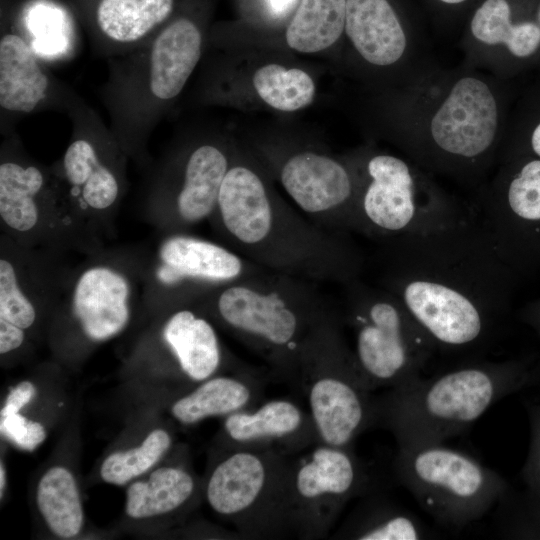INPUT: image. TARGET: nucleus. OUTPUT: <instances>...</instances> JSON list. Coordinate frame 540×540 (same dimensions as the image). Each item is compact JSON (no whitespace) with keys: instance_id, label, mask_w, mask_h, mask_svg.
I'll return each mask as SVG.
<instances>
[{"instance_id":"obj_1","label":"nucleus","mask_w":540,"mask_h":540,"mask_svg":"<svg viewBox=\"0 0 540 540\" xmlns=\"http://www.w3.org/2000/svg\"><path fill=\"white\" fill-rule=\"evenodd\" d=\"M377 243V285L401 301L435 350H473L493 337L520 276L476 213L441 230Z\"/></svg>"},{"instance_id":"obj_2","label":"nucleus","mask_w":540,"mask_h":540,"mask_svg":"<svg viewBox=\"0 0 540 540\" xmlns=\"http://www.w3.org/2000/svg\"><path fill=\"white\" fill-rule=\"evenodd\" d=\"M209 221L223 244L269 271L344 285L360 278L365 266L350 233L296 212L247 162L231 161Z\"/></svg>"},{"instance_id":"obj_3","label":"nucleus","mask_w":540,"mask_h":540,"mask_svg":"<svg viewBox=\"0 0 540 540\" xmlns=\"http://www.w3.org/2000/svg\"><path fill=\"white\" fill-rule=\"evenodd\" d=\"M193 305L295 384L308 343L337 310L317 282L266 269Z\"/></svg>"},{"instance_id":"obj_4","label":"nucleus","mask_w":540,"mask_h":540,"mask_svg":"<svg viewBox=\"0 0 540 540\" xmlns=\"http://www.w3.org/2000/svg\"><path fill=\"white\" fill-rule=\"evenodd\" d=\"M540 365L527 359L474 362L419 377L377 397L378 420L398 447L443 443L505 397L537 384Z\"/></svg>"},{"instance_id":"obj_5","label":"nucleus","mask_w":540,"mask_h":540,"mask_svg":"<svg viewBox=\"0 0 540 540\" xmlns=\"http://www.w3.org/2000/svg\"><path fill=\"white\" fill-rule=\"evenodd\" d=\"M202 48L199 26L180 17L134 49L107 58L108 78L100 98L109 127L128 157L146 159L150 135L185 87Z\"/></svg>"},{"instance_id":"obj_6","label":"nucleus","mask_w":540,"mask_h":540,"mask_svg":"<svg viewBox=\"0 0 540 540\" xmlns=\"http://www.w3.org/2000/svg\"><path fill=\"white\" fill-rule=\"evenodd\" d=\"M355 232L374 241L441 230L470 217L416 162L388 153L354 159Z\"/></svg>"},{"instance_id":"obj_7","label":"nucleus","mask_w":540,"mask_h":540,"mask_svg":"<svg viewBox=\"0 0 540 540\" xmlns=\"http://www.w3.org/2000/svg\"><path fill=\"white\" fill-rule=\"evenodd\" d=\"M340 310L315 332L299 368L298 382L307 398L317 442L347 448L377 424V397L345 340Z\"/></svg>"},{"instance_id":"obj_8","label":"nucleus","mask_w":540,"mask_h":540,"mask_svg":"<svg viewBox=\"0 0 540 540\" xmlns=\"http://www.w3.org/2000/svg\"><path fill=\"white\" fill-rule=\"evenodd\" d=\"M342 286V321L352 331V351L370 388L389 390L421 377L435 347L401 301L360 278Z\"/></svg>"},{"instance_id":"obj_9","label":"nucleus","mask_w":540,"mask_h":540,"mask_svg":"<svg viewBox=\"0 0 540 540\" xmlns=\"http://www.w3.org/2000/svg\"><path fill=\"white\" fill-rule=\"evenodd\" d=\"M498 141L496 95L486 81L466 75L452 83L406 148L426 170L471 180L490 166Z\"/></svg>"},{"instance_id":"obj_10","label":"nucleus","mask_w":540,"mask_h":540,"mask_svg":"<svg viewBox=\"0 0 540 540\" xmlns=\"http://www.w3.org/2000/svg\"><path fill=\"white\" fill-rule=\"evenodd\" d=\"M394 468L419 505L448 528L480 519L511 490L496 471L443 443L398 447Z\"/></svg>"},{"instance_id":"obj_11","label":"nucleus","mask_w":540,"mask_h":540,"mask_svg":"<svg viewBox=\"0 0 540 540\" xmlns=\"http://www.w3.org/2000/svg\"><path fill=\"white\" fill-rule=\"evenodd\" d=\"M291 458L270 448L233 445L213 467L205 487L210 508L244 536L289 530Z\"/></svg>"},{"instance_id":"obj_12","label":"nucleus","mask_w":540,"mask_h":540,"mask_svg":"<svg viewBox=\"0 0 540 540\" xmlns=\"http://www.w3.org/2000/svg\"><path fill=\"white\" fill-rule=\"evenodd\" d=\"M0 156V221L6 236L34 247L76 229L80 221L52 166L27 156L12 134Z\"/></svg>"},{"instance_id":"obj_13","label":"nucleus","mask_w":540,"mask_h":540,"mask_svg":"<svg viewBox=\"0 0 540 540\" xmlns=\"http://www.w3.org/2000/svg\"><path fill=\"white\" fill-rule=\"evenodd\" d=\"M68 116L70 143L52 168L79 221L100 220L116 208L124 194L128 156L110 127L85 101Z\"/></svg>"},{"instance_id":"obj_14","label":"nucleus","mask_w":540,"mask_h":540,"mask_svg":"<svg viewBox=\"0 0 540 540\" xmlns=\"http://www.w3.org/2000/svg\"><path fill=\"white\" fill-rule=\"evenodd\" d=\"M370 476L351 447L317 442L291 459L288 486L289 529L301 536H324L354 497L368 493Z\"/></svg>"},{"instance_id":"obj_15","label":"nucleus","mask_w":540,"mask_h":540,"mask_svg":"<svg viewBox=\"0 0 540 540\" xmlns=\"http://www.w3.org/2000/svg\"><path fill=\"white\" fill-rule=\"evenodd\" d=\"M479 208L478 219L515 272L540 270V158L506 159Z\"/></svg>"},{"instance_id":"obj_16","label":"nucleus","mask_w":540,"mask_h":540,"mask_svg":"<svg viewBox=\"0 0 540 540\" xmlns=\"http://www.w3.org/2000/svg\"><path fill=\"white\" fill-rule=\"evenodd\" d=\"M263 269L223 243L175 231L168 232L158 244L148 280L171 309L193 305Z\"/></svg>"},{"instance_id":"obj_17","label":"nucleus","mask_w":540,"mask_h":540,"mask_svg":"<svg viewBox=\"0 0 540 540\" xmlns=\"http://www.w3.org/2000/svg\"><path fill=\"white\" fill-rule=\"evenodd\" d=\"M230 164L224 147L212 142L197 143L171 158L151 188L158 223L175 232L209 220Z\"/></svg>"},{"instance_id":"obj_18","label":"nucleus","mask_w":540,"mask_h":540,"mask_svg":"<svg viewBox=\"0 0 540 540\" xmlns=\"http://www.w3.org/2000/svg\"><path fill=\"white\" fill-rule=\"evenodd\" d=\"M283 189L317 225L336 232H355L358 188L354 160L340 161L314 150L292 152L277 171Z\"/></svg>"},{"instance_id":"obj_19","label":"nucleus","mask_w":540,"mask_h":540,"mask_svg":"<svg viewBox=\"0 0 540 540\" xmlns=\"http://www.w3.org/2000/svg\"><path fill=\"white\" fill-rule=\"evenodd\" d=\"M132 271L113 259L86 264L61 291L81 333L91 342L119 335L130 322L137 285Z\"/></svg>"},{"instance_id":"obj_20","label":"nucleus","mask_w":540,"mask_h":540,"mask_svg":"<svg viewBox=\"0 0 540 540\" xmlns=\"http://www.w3.org/2000/svg\"><path fill=\"white\" fill-rule=\"evenodd\" d=\"M84 100L58 79L25 38L5 32L0 39L1 126L11 129L26 115L56 110L67 115Z\"/></svg>"},{"instance_id":"obj_21","label":"nucleus","mask_w":540,"mask_h":540,"mask_svg":"<svg viewBox=\"0 0 540 540\" xmlns=\"http://www.w3.org/2000/svg\"><path fill=\"white\" fill-rule=\"evenodd\" d=\"M32 249L6 235L2 238L0 321L23 331L35 325L40 303L62 291L60 280L52 277V271Z\"/></svg>"},{"instance_id":"obj_22","label":"nucleus","mask_w":540,"mask_h":540,"mask_svg":"<svg viewBox=\"0 0 540 540\" xmlns=\"http://www.w3.org/2000/svg\"><path fill=\"white\" fill-rule=\"evenodd\" d=\"M223 426L233 445L270 448L287 456L317 441L310 415L289 399L235 412Z\"/></svg>"},{"instance_id":"obj_23","label":"nucleus","mask_w":540,"mask_h":540,"mask_svg":"<svg viewBox=\"0 0 540 540\" xmlns=\"http://www.w3.org/2000/svg\"><path fill=\"white\" fill-rule=\"evenodd\" d=\"M173 8L174 0H99L93 51L107 59L134 49L165 25Z\"/></svg>"},{"instance_id":"obj_24","label":"nucleus","mask_w":540,"mask_h":540,"mask_svg":"<svg viewBox=\"0 0 540 540\" xmlns=\"http://www.w3.org/2000/svg\"><path fill=\"white\" fill-rule=\"evenodd\" d=\"M213 321L194 305L171 308L161 338L182 373L194 382L212 376L223 364V349Z\"/></svg>"},{"instance_id":"obj_25","label":"nucleus","mask_w":540,"mask_h":540,"mask_svg":"<svg viewBox=\"0 0 540 540\" xmlns=\"http://www.w3.org/2000/svg\"><path fill=\"white\" fill-rule=\"evenodd\" d=\"M345 32L368 63L386 67L407 49V36L388 0H346Z\"/></svg>"},{"instance_id":"obj_26","label":"nucleus","mask_w":540,"mask_h":540,"mask_svg":"<svg viewBox=\"0 0 540 540\" xmlns=\"http://www.w3.org/2000/svg\"><path fill=\"white\" fill-rule=\"evenodd\" d=\"M261 394L260 381L252 374L212 376L171 406L172 416L184 425L209 417L231 415L253 408Z\"/></svg>"},{"instance_id":"obj_27","label":"nucleus","mask_w":540,"mask_h":540,"mask_svg":"<svg viewBox=\"0 0 540 540\" xmlns=\"http://www.w3.org/2000/svg\"><path fill=\"white\" fill-rule=\"evenodd\" d=\"M195 490V480L184 468L159 467L147 479L129 485L125 512L133 519L162 516L187 504Z\"/></svg>"},{"instance_id":"obj_28","label":"nucleus","mask_w":540,"mask_h":540,"mask_svg":"<svg viewBox=\"0 0 540 540\" xmlns=\"http://www.w3.org/2000/svg\"><path fill=\"white\" fill-rule=\"evenodd\" d=\"M472 37L485 46H504L516 58H528L540 47V26L531 21L513 23L507 0H485L470 22Z\"/></svg>"},{"instance_id":"obj_29","label":"nucleus","mask_w":540,"mask_h":540,"mask_svg":"<svg viewBox=\"0 0 540 540\" xmlns=\"http://www.w3.org/2000/svg\"><path fill=\"white\" fill-rule=\"evenodd\" d=\"M36 500L40 514L53 534L68 539L80 533L84 514L70 470L59 465L49 468L39 480Z\"/></svg>"},{"instance_id":"obj_30","label":"nucleus","mask_w":540,"mask_h":540,"mask_svg":"<svg viewBox=\"0 0 540 540\" xmlns=\"http://www.w3.org/2000/svg\"><path fill=\"white\" fill-rule=\"evenodd\" d=\"M346 0H301L286 30V42L302 53L332 46L345 29Z\"/></svg>"},{"instance_id":"obj_31","label":"nucleus","mask_w":540,"mask_h":540,"mask_svg":"<svg viewBox=\"0 0 540 540\" xmlns=\"http://www.w3.org/2000/svg\"><path fill=\"white\" fill-rule=\"evenodd\" d=\"M344 535L358 540H418L430 532L413 513L384 500H369L356 511Z\"/></svg>"},{"instance_id":"obj_32","label":"nucleus","mask_w":540,"mask_h":540,"mask_svg":"<svg viewBox=\"0 0 540 540\" xmlns=\"http://www.w3.org/2000/svg\"><path fill=\"white\" fill-rule=\"evenodd\" d=\"M252 80L259 97L280 111L302 109L313 101L316 93L313 79L304 70L275 63L257 69Z\"/></svg>"},{"instance_id":"obj_33","label":"nucleus","mask_w":540,"mask_h":540,"mask_svg":"<svg viewBox=\"0 0 540 540\" xmlns=\"http://www.w3.org/2000/svg\"><path fill=\"white\" fill-rule=\"evenodd\" d=\"M26 20V36L35 54L45 62L67 61L77 52L73 29L57 11L39 6Z\"/></svg>"},{"instance_id":"obj_34","label":"nucleus","mask_w":540,"mask_h":540,"mask_svg":"<svg viewBox=\"0 0 540 540\" xmlns=\"http://www.w3.org/2000/svg\"><path fill=\"white\" fill-rule=\"evenodd\" d=\"M171 442L166 430H152L139 446L108 455L100 468L101 478L118 486L129 483L157 464L169 450Z\"/></svg>"},{"instance_id":"obj_35","label":"nucleus","mask_w":540,"mask_h":540,"mask_svg":"<svg viewBox=\"0 0 540 540\" xmlns=\"http://www.w3.org/2000/svg\"><path fill=\"white\" fill-rule=\"evenodd\" d=\"M527 411L530 441L521 471L524 490L517 497L540 530V403L530 404Z\"/></svg>"},{"instance_id":"obj_36","label":"nucleus","mask_w":540,"mask_h":540,"mask_svg":"<svg viewBox=\"0 0 540 540\" xmlns=\"http://www.w3.org/2000/svg\"><path fill=\"white\" fill-rule=\"evenodd\" d=\"M1 434L19 448L33 451L47 436L45 427L20 413L0 417Z\"/></svg>"},{"instance_id":"obj_37","label":"nucleus","mask_w":540,"mask_h":540,"mask_svg":"<svg viewBox=\"0 0 540 540\" xmlns=\"http://www.w3.org/2000/svg\"><path fill=\"white\" fill-rule=\"evenodd\" d=\"M37 389L31 381H22L13 387L0 411V417L17 414L34 398Z\"/></svg>"},{"instance_id":"obj_38","label":"nucleus","mask_w":540,"mask_h":540,"mask_svg":"<svg viewBox=\"0 0 540 540\" xmlns=\"http://www.w3.org/2000/svg\"><path fill=\"white\" fill-rule=\"evenodd\" d=\"M26 333L9 323L0 321V353L8 354L19 349L24 343Z\"/></svg>"},{"instance_id":"obj_39","label":"nucleus","mask_w":540,"mask_h":540,"mask_svg":"<svg viewBox=\"0 0 540 540\" xmlns=\"http://www.w3.org/2000/svg\"><path fill=\"white\" fill-rule=\"evenodd\" d=\"M518 317L534 331L540 340V297L525 304L519 311Z\"/></svg>"},{"instance_id":"obj_40","label":"nucleus","mask_w":540,"mask_h":540,"mask_svg":"<svg viewBox=\"0 0 540 540\" xmlns=\"http://www.w3.org/2000/svg\"><path fill=\"white\" fill-rule=\"evenodd\" d=\"M514 157L540 158V122L531 131L529 139L523 150L508 156L506 159Z\"/></svg>"},{"instance_id":"obj_41","label":"nucleus","mask_w":540,"mask_h":540,"mask_svg":"<svg viewBox=\"0 0 540 540\" xmlns=\"http://www.w3.org/2000/svg\"><path fill=\"white\" fill-rule=\"evenodd\" d=\"M271 13L277 17L289 13L297 0H266Z\"/></svg>"},{"instance_id":"obj_42","label":"nucleus","mask_w":540,"mask_h":540,"mask_svg":"<svg viewBox=\"0 0 540 540\" xmlns=\"http://www.w3.org/2000/svg\"><path fill=\"white\" fill-rule=\"evenodd\" d=\"M5 486H6V471L4 468V464L1 461V464H0V498L1 499L3 498Z\"/></svg>"},{"instance_id":"obj_43","label":"nucleus","mask_w":540,"mask_h":540,"mask_svg":"<svg viewBox=\"0 0 540 540\" xmlns=\"http://www.w3.org/2000/svg\"><path fill=\"white\" fill-rule=\"evenodd\" d=\"M444 4H448V5H457V4H461L467 0H438Z\"/></svg>"},{"instance_id":"obj_44","label":"nucleus","mask_w":540,"mask_h":540,"mask_svg":"<svg viewBox=\"0 0 540 540\" xmlns=\"http://www.w3.org/2000/svg\"><path fill=\"white\" fill-rule=\"evenodd\" d=\"M538 21H539V26H540V7H539V11H538Z\"/></svg>"},{"instance_id":"obj_45","label":"nucleus","mask_w":540,"mask_h":540,"mask_svg":"<svg viewBox=\"0 0 540 540\" xmlns=\"http://www.w3.org/2000/svg\"><path fill=\"white\" fill-rule=\"evenodd\" d=\"M537 384H540V374H539V379H538V382H537Z\"/></svg>"}]
</instances>
